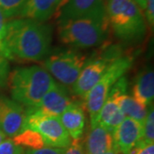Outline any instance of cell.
<instances>
[{"mask_svg": "<svg viewBox=\"0 0 154 154\" xmlns=\"http://www.w3.org/2000/svg\"><path fill=\"white\" fill-rule=\"evenodd\" d=\"M109 30L107 19L81 18L58 22L57 33L63 44L90 48L103 44L108 38Z\"/></svg>", "mask_w": 154, "mask_h": 154, "instance_id": "cell-4", "label": "cell"}, {"mask_svg": "<svg viewBox=\"0 0 154 154\" xmlns=\"http://www.w3.org/2000/svg\"><path fill=\"white\" fill-rule=\"evenodd\" d=\"M133 98L140 105L147 108L152 105L154 98V74L152 69L140 72L132 88Z\"/></svg>", "mask_w": 154, "mask_h": 154, "instance_id": "cell-15", "label": "cell"}, {"mask_svg": "<svg viewBox=\"0 0 154 154\" xmlns=\"http://www.w3.org/2000/svg\"><path fill=\"white\" fill-rule=\"evenodd\" d=\"M29 0H0V10L6 18L19 17Z\"/></svg>", "mask_w": 154, "mask_h": 154, "instance_id": "cell-20", "label": "cell"}, {"mask_svg": "<svg viewBox=\"0 0 154 154\" xmlns=\"http://www.w3.org/2000/svg\"><path fill=\"white\" fill-rule=\"evenodd\" d=\"M8 80L13 100L26 107L37 105L57 84L49 72L40 66L17 69Z\"/></svg>", "mask_w": 154, "mask_h": 154, "instance_id": "cell-3", "label": "cell"}, {"mask_svg": "<svg viewBox=\"0 0 154 154\" xmlns=\"http://www.w3.org/2000/svg\"><path fill=\"white\" fill-rule=\"evenodd\" d=\"M63 2V0H29L19 17L43 22L54 15Z\"/></svg>", "mask_w": 154, "mask_h": 154, "instance_id": "cell-14", "label": "cell"}, {"mask_svg": "<svg viewBox=\"0 0 154 154\" xmlns=\"http://www.w3.org/2000/svg\"><path fill=\"white\" fill-rule=\"evenodd\" d=\"M142 128L140 122L125 117L112 133L114 148L122 154H130L141 139Z\"/></svg>", "mask_w": 154, "mask_h": 154, "instance_id": "cell-12", "label": "cell"}, {"mask_svg": "<svg viewBox=\"0 0 154 154\" xmlns=\"http://www.w3.org/2000/svg\"><path fill=\"white\" fill-rule=\"evenodd\" d=\"M24 128H30L38 132L43 138L46 146L66 148L72 141L59 116L28 114L23 124L22 129Z\"/></svg>", "mask_w": 154, "mask_h": 154, "instance_id": "cell-8", "label": "cell"}, {"mask_svg": "<svg viewBox=\"0 0 154 154\" xmlns=\"http://www.w3.org/2000/svg\"><path fill=\"white\" fill-rule=\"evenodd\" d=\"M130 154H154V144L137 143Z\"/></svg>", "mask_w": 154, "mask_h": 154, "instance_id": "cell-27", "label": "cell"}, {"mask_svg": "<svg viewBox=\"0 0 154 154\" xmlns=\"http://www.w3.org/2000/svg\"><path fill=\"white\" fill-rule=\"evenodd\" d=\"M25 151L22 146L13 142L11 139L5 140L0 144V154H24Z\"/></svg>", "mask_w": 154, "mask_h": 154, "instance_id": "cell-22", "label": "cell"}, {"mask_svg": "<svg viewBox=\"0 0 154 154\" xmlns=\"http://www.w3.org/2000/svg\"><path fill=\"white\" fill-rule=\"evenodd\" d=\"M154 140V110L153 106L147 110L146 117L145 119L142 128V136L138 143L150 144L153 143Z\"/></svg>", "mask_w": 154, "mask_h": 154, "instance_id": "cell-21", "label": "cell"}, {"mask_svg": "<svg viewBox=\"0 0 154 154\" xmlns=\"http://www.w3.org/2000/svg\"><path fill=\"white\" fill-rule=\"evenodd\" d=\"M134 3L139 6V8H140L141 11H145L146 6V2H147V0H134Z\"/></svg>", "mask_w": 154, "mask_h": 154, "instance_id": "cell-29", "label": "cell"}, {"mask_svg": "<svg viewBox=\"0 0 154 154\" xmlns=\"http://www.w3.org/2000/svg\"><path fill=\"white\" fill-rule=\"evenodd\" d=\"M74 101L69 96L64 86L57 83L48 93L45 94L37 105L27 107L26 114H40V115L59 116L72 105Z\"/></svg>", "mask_w": 154, "mask_h": 154, "instance_id": "cell-10", "label": "cell"}, {"mask_svg": "<svg viewBox=\"0 0 154 154\" xmlns=\"http://www.w3.org/2000/svg\"><path fill=\"white\" fill-rule=\"evenodd\" d=\"M64 154H86L83 148L82 139L72 140L70 145L65 148Z\"/></svg>", "mask_w": 154, "mask_h": 154, "instance_id": "cell-24", "label": "cell"}, {"mask_svg": "<svg viewBox=\"0 0 154 154\" xmlns=\"http://www.w3.org/2000/svg\"><path fill=\"white\" fill-rule=\"evenodd\" d=\"M57 11L58 22L81 18L107 19L105 0H63Z\"/></svg>", "mask_w": 154, "mask_h": 154, "instance_id": "cell-9", "label": "cell"}, {"mask_svg": "<svg viewBox=\"0 0 154 154\" xmlns=\"http://www.w3.org/2000/svg\"><path fill=\"white\" fill-rule=\"evenodd\" d=\"M26 116L22 105L8 98H0V130L5 136L13 138L21 132Z\"/></svg>", "mask_w": 154, "mask_h": 154, "instance_id": "cell-11", "label": "cell"}, {"mask_svg": "<svg viewBox=\"0 0 154 154\" xmlns=\"http://www.w3.org/2000/svg\"><path fill=\"white\" fill-rule=\"evenodd\" d=\"M145 19L148 23L150 28L154 26V0H147L146 6L145 9Z\"/></svg>", "mask_w": 154, "mask_h": 154, "instance_id": "cell-26", "label": "cell"}, {"mask_svg": "<svg viewBox=\"0 0 154 154\" xmlns=\"http://www.w3.org/2000/svg\"><path fill=\"white\" fill-rule=\"evenodd\" d=\"M99 154H122L121 152H119L118 151H116L115 148L111 149L108 152H103V153H99Z\"/></svg>", "mask_w": 154, "mask_h": 154, "instance_id": "cell-30", "label": "cell"}, {"mask_svg": "<svg viewBox=\"0 0 154 154\" xmlns=\"http://www.w3.org/2000/svg\"><path fill=\"white\" fill-rule=\"evenodd\" d=\"M7 18L4 15L3 11L0 10V50H1V46H2V43L3 40L5 36L6 30H7Z\"/></svg>", "mask_w": 154, "mask_h": 154, "instance_id": "cell-28", "label": "cell"}, {"mask_svg": "<svg viewBox=\"0 0 154 154\" xmlns=\"http://www.w3.org/2000/svg\"><path fill=\"white\" fill-rule=\"evenodd\" d=\"M106 17L116 38L126 43L143 40L147 28L142 11L134 0H106Z\"/></svg>", "mask_w": 154, "mask_h": 154, "instance_id": "cell-2", "label": "cell"}, {"mask_svg": "<svg viewBox=\"0 0 154 154\" xmlns=\"http://www.w3.org/2000/svg\"><path fill=\"white\" fill-rule=\"evenodd\" d=\"M65 148H57V147H51L45 146L43 148L37 150H28L24 154H64Z\"/></svg>", "mask_w": 154, "mask_h": 154, "instance_id": "cell-25", "label": "cell"}, {"mask_svg": "<svg viewBox=\"0 0 154 154\" xmlns=\"http://www.w3.org/2000/svg\"><path fill=\"white\" fill-rule=\"evenodd\" d=\"M51 43V28L27 18L7 23L0 51L7 59L38 61L47 55Z\"/></svg>", "mask_w": 154, "mask_h": 154, "instance_id": "cell-1", "label": "cell"}, {"mask_svg": "<svg viewBox=\"0 0 154 154\" xmlns=\"http://www.w3.org/2000/svg\"><path fill=\"white\" fill-rule=\"evenodd\" d=\"M9 63L5 56L0 51V86L4 85L5 82H7L9 77Z\"/></svg>", "mask_w": 154, "mask_h": 154, "instance_id": "cell-23", "label": "cell"}, {"mask_svg": "<svg viewBox=\"0 0 154 154\" xmlns=\"http://www.w3.org/2000/svg\"><path fill=\"white\" fill-rule=\"evenodd\" d=\"M59 119L72 140L82 139L86 127V115L82 107L72 105L59 116Z\"/></svg>", "mask_w": 154, "mask_h": 154, "instance_id": "cell-16", "label": "cell"}, {"mask_svg": "<svg viewBox=\"0 0 154 154\" xmlns=\"http://www.w3.org/2000/svg\"><path fill=\"white\" fill-rule=\"evenodd\" d=\"M87 61V56L75 50H65L48 57L45 69L63 86H73Z\"/></svg>", "mask_w": 154, "mask_h": 154, "instance_id": "cell-7", "label": "cell"}, {"mask_svg": "<svg viewBox=\"0 0 154 154\" xmlns=\"http://www.w3.org/2000/svg\"><path fill=\"white\" fill-rule=\"evenodd\" d=\"M125 117L126 116L120 110L115 98L109 95L99 111L97 124L104 127L110 133H113L116 128L124 120Z\"/></svg>", "mask_w": 154, "mask_h": 154, "instance_id": "cell-17", "label": "cell"}, {"mask_svg": "<svg viewBox=\"0 0 154 154\" xmlns=\"http://www.w3.org/2000/svg\"><path fill=\"white\" fill-rule=\"evenodd\" d=\"M13 142L21 146H27L31 150L43 148L45 146L43 138L38 132L30 128H24L13 139Z\"/></svg>", "mask_w": 154, "mask_h": 154, "instance_id": "cell-19", "label": "cell"}, {"mask_svg": "<svg viewBox=\"0 0 154 154\" xmlns=\"http://www.w3.org/2000/svg\"><path fill=\"white\" fill-rule=\"evenodd\" d=\"M134 58L130 56H122L112 63L103 76L85 97L86 108L90 116V124H97L98 116L109 96L110 89L121 77L131 68Z\"/></svg>", "mask_w": 154, "mask_h": 154, "instance_id": "cell-5", "label": "cell"}, {"mask_svg": "<svg viewBox=\"0 0 154 154\" xmlns=\"http://www.w3.org/2000/svg\"><path fill=\"white\" fill-rule=\"evenodd\" d=\"M83 148L86 154H99L114 148L112 133L99 124L91 126L84 142Z\"/></svg>", "mask_w": 154, "mask_h": 154, "instance_id": "cell-13", "label": "cell"}, {"mask_svg": "<svg viewBox=\"0 0 154 154\" xmlns=\"http://www.w3.org/2000/svg\"><path fill=\"white\" fill-rule=\"evenodd\" d=\"M122 49L118 45L106 46L99 52L87 59L82 71L72 86V92L77 97L83 98L103 76L108 68L116 59L121 57Z\"/></svg>", "mask_w": 154, "mask_h": 154, "instance_id": "cell-6", "label": "cell"}, {"mask_svg": "<svg viewBox=\"0 0 154 154\" xmlns=\"http://www.w3.org/2000/svg\"><path fill=\"white\" fill-rule=\"evenodd\" d=\"M109 95L115 98L120 110L126 117L132 118L143 124L147 114V108L140 105L135 99L128 96L126 93L119 94L110 93Z\"/></svg>", "mask_w": 154, "mask_h": 154, "instance_id": "cell-18", "label": "cell"}]
</instances>
